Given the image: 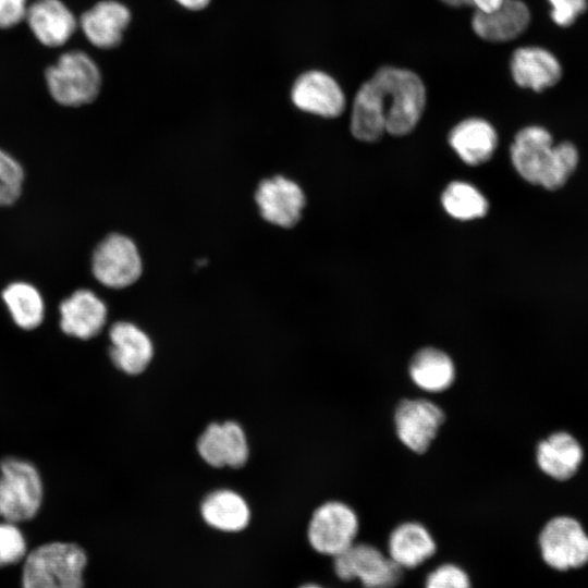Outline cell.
Returning a JSON list of instances; mask_svg holds the SVG:
<instances>
[{
    "label": "cell",
    "instance_id": "cell-1",
    "mask_svg": "<svg viewBox=\"0 0 588 588\" xmlns=\"http://www.w3.org/2000/svg\"><path fill=\"white\" fill-rule=\"evenodd\" d=\"M385 133L401 136L417 125L426 105L420 77L409 70L383 66L368 81Z\"/></svg>",
    "mask_w": 588,
    "mask_h": 588
},
{
    "label": "cell",
    "instance_id": "cell-2",
    "mask_svg": "<svg viewBox=\"0 0 588 588\" xmlns=\"http://www.w3.org/2000/svg\"><path fill=\"white\" fill-rule=\"evenodd\" d=\"M87 555L70 542H50L32 551L23 567V588H84Z\"/></svg>",
    "mask_w": 588,
    "mask_h": 588
},
{
    "label": "cell",
    "instance_id": "cell-3",
    "mask_svg": "<svg viewBox=\"0 0 588 588\" xmlns=\"http://www.w3.org/2000/svg\"><path fill=\"white\" fill-rule=\"evenodd\" d=\"M45 78L52 99L61 106L79 107L94 101L101 87V74L84 51L71 50L47 68Z\"/></svg>",
    "mask_w": 588,
    "mask_h": 588
},
{
    "label": "cell",
    "instance_id": "cell-4",
    "mask_svg": "<svg viewBox=\"0 0 588 588\" xmlns=\"http://www.w3.org/2000/svg\"><path fill=\"white\" fill-rule=\"evenodd\" d=\"M44 498V485L37 467L21 457L0 461V516L11 523L32 519Z\"/></svg>",
    "mask_w": 588,
    "mask_h": 588
},
{
    "label": "cell",
    "instance_id": "cell-5",
    "mask_svg": "<svg viewBox=\"0 0 588 588\" xmlns=\"http://www.w3.org/2000/svg\"><path fill=\"white\" fill-rule=\"evenodd\" d=\"M357 532L356 513L342 502L330 501L314 512L307 538L315 551L334 558L355 543Z\"/></svg>",
    "mask_w": 588,
    "mask_h": 588
},
{
    "label": "cell",
    "instance_id": "cell-6",
    "mask_svg": "<svg viewBox=\"0 0 588 588\" xmlns=\"http://www.w3.org/2000/svg\"><path fill=\"white\" fill-rule=\"evenodd\" d=\"M333 568L339 578H357L365 588H392L402 575V568L389 555L366 543H354L334 556Z\"/></svg>",
    "mask_w": 588,
    "mask_h": 588
},
{
    "label": "cell",
    "instance_id": "cell-7",
    "mask_svg": "<svg viewBox=\"0 0 588 588\" xmlns=\"http://www.w3.org/2000/svg\"><path fill=\"white\" fill-rule=\"evenodd\" d=\"M91 272L97 281L111 289L133 284L142 274V259L136 245L125 235H108L93 253Z\"/></svg>",
    "mask_w": 588,
    "mask_h": 588
},
{
    "label": "cell",
    "instance_id": "cell-8",
    "mask_svg": "<svg viewBox=\"0 0 588 588\" xmlns=\"http://www.w3.org/2000/svg\"><path fill=\"white\" fill-rule=\"evenodd\" d=\"M544 562L558 571L577 568L588 562V536L573 517L556 516L549 520L539 536Z\"/></svg>",
    "mask_w": 588,
    "mask_h": 588
},
{
    "label": "cell",
    "instance_id": "cell-9",
    "mask_svg": "<svg viewBox=\"0 0 588 588\" xmlns=\"http://www.w3.org/2000/svg\"><path fill=\"white\" fill-rule=\"evenodd\" d=\"M443 420L442 409L424 399L402 401L394 415L397 437L417 453L428 449Z\"/></svg>",
    "mask_w": 588,
    "mask_h": 588
},
{
    "label": "cell",
    "instance_id": "cell-10",
    "mask_svg": "<svg viewBox=\"0 0 588 588\" xmlns=\"http://www.w3.org/2000/svg\"><path fill=\"white\" fill-rule=\"evenodd\" d=\"M553 137L538 125L522 128L511 146V160L517 173L528 183L540 185L549 169Z\"/></svg>",
    "mask_w": 588,
    "mask_h": 588
},
{
    "label": "cell",
    "instance_id": "cell-11",
    "mask_svg": "<svg viewBox=\"0 0 588 588\" xmlns=\"http://www.w3.org/2000/svg\"><path fill=\"white\" fill-rule=\"evenodd\" d=\"M255 198L262 218L282 228L295 225L305 206L302 188L281 175L264 180L256 191Z\"/></svg>",
    "mask_w": 588,
    "mask_h": 588
},
{
    "label": "cell",
    "instance_id": "cell-12",
    "mask_svg": "<svg viewBox=\"0 0 588 588\" xmlns=\"http://www.w3.org/2000/svg\"><path fill=\"white\" fill-rule=\"evenodd\" d=\"M197 450L212 467H242L249 454L245 432L234 421L209 425L198 439Z\"/></svg>",
    "mask_w": 588,
    "mask_h": 588
},
{
    "label": "cell",
    "instance_id": "cell-13",
    "mask_svg": "<svg viewBox=\"0 0 588 588\" xmlns=\"http://www.w3.org/2000/svg\"><path fill=\"white\" fill-rule=\"evenodd\" d=\"M291 98L298 109L324 118L339 117L345 108L341 87L321 71L302 74L293 85Z\"/></svg>",
    "mask_w": 588,
    "mask_h": 588
},
{
    "label": "cell",
    "instance_id": "cell-14",
    "mask_svg": "<svg viewBox=\"0 0 588 588\" xmlns=\"http://www.w3.org/2000/svg\"><path fill=\"white\" fill-rule=\"evenodd\" d=\"M60 328L73 338L89 340L96 336L107 320V306L93 291L79 289L59 306Z\"/></svg>",
    "mask_w": 588,
    "mask_h": 588
},
{
    "label": "cell",
    "instance_id": "cell-15",
    "mask_svg": "<svg viewBox=\"0 0 588 588\" xmlns=\"http://www.w3.org/2000/svg\"><path fill=\"white\" fill-rule=\"evenodd\" d=\"M25 21L36 39L50 48L66 44L78 25L61 0H35L28 5Z\"/></svg>",
    "mask_w": 588,
    "mask_h": 588
},
{
    "label": "cell",
    "instance_id": "cell-16",
    "mask_svg": "<svg viewBox=\"0 0 588 588\" xmlns=\"http://www.w3.org/2000/svg\"><path fill=\"white\" fill-rule=\"evenodd\" d=\"M130 21L131 13L124 4L114 0H103L84 12L78 25L93 46L111 49L120 45Z\"/></svg>",
    "mask_w": 588,
    "mask_h": 588
},
{
    "label": "cell",
    "instance_id": "cell-17",
    "mask_svg": "<svg viewBox=\"0 0 588 588\" xmlns=\"http://www.w3.org/2000/svg\"><path fill=\"white\" fill-rule=\"evenodd\" d=\"M109 356L117 368L127 375H138L150 363L154 346L149 336L128 321H118L109 330Z\"/></svg>",
    "mask_w": 588,
    "mask_h": 588
},
{
    "label": "cell",
    "instance_id": "cell-18",
    "mask_svg": "<svg viewBox=\"0 0 588 588\" xmlns=\"http://www.w3.org/2000/svg\"><path fill=\"white\" fill-rule=\"evenodd\" d=\"M530 12L520 0H503L489 12L476 11L471 26L480 38L488 41H509L518 37L529 25Z\"/></svg>",
    "mask_w": 588,
    "mask_h": 588
},
{
    "label": "cell",
    "instance_id": "cell-19",
    "mask_svg": "<svg viewBox=\"0 0 588 588\" xmlns=\"http://www.w3.org/2000/svg\"><path fill=\"white\" fill-rule=\"evenodd\" d=\"M511 72L520 87L537 93L555 85L562 76L559 60L540 47H522L513 52Z\"/></svg>",
    "mask_w": 588,
    "mask_h": 588
},
{
    "label": "cell",
    "instance_id": "cell-20",
    "mask_svg": "<svg viewBox=\"0 0 588 588\" xmlns=\"http://www.w3.org/2000/svg\"><path fill=\"white\" fill-rule=\"evenodd\" d=\"M583 457L580 443L565 431L554 432L540 441L536 453L539 468L556 480L572 478L578 470Z\"/></svg>",
    "mask_w": 588,
    "mask_h": 588
},
{
    "label": "cell",
    "instance_id": "cell-21",
    "mask_svg": "<svg viewBox=\"0 0 588 588\" xmlns=\"http://www.w3.org/2000/svg\"><path fill=\"white\" fill-rule=\"evenodd\" d=\"M449 142L465 163L478 166L492 157L498 145V136L487 121L468 119L451 131Z\"/></svg>",
    "mask_w": 588,
    "mask_h": 588
},
{
    "label": "cell",
    "instance_id": "cell-22",
    "mask_svg": "<svg viewBox=\"0 0 588 588\" xmlns=\"http://www.w3.org/2000/svg\"><path fill=\"white\" fill-rule=\"evenodd\" d=\"M388 551L400 568H414L433 555L436 543L426 527L411 522L399 525L391 532Z\"/></svg>",
    "mask_w": 588,
    "mask_h": 588
},
{
    "label": "cell",
    "instance_id": "cell-23",
    "mask_svg": "<svg viewBox=\"0 0 588 588\" xmlns=\"http://www.w3.org/2000/svg\"><path fill=\"white\" fill-rule=\"evenodd\" d=\"M204 520L212 528L225 532L243 530L249 523L250 511L246 501L228 489L208 494L200 506Z\"/></svg>",
    "mask_w": 588,
    "mask_h": 588
},
{
    "label": "cell",
    "instance_id": "cell-24",
    "mask_svg": "<svg viewBox=\"0 0 588 588\" xmlns=\"http://www.w3.org/2000/svg\"><path fill=\"white\" fill-rule=\"evenodd\" d=\"M409 375L420 389L429 392H441L452 384L455 369L452 359L444 352L426 347L412 358Z\"/></svg>",
    "mask_w": 588,
    "mask_h": 588
},
{
    "label": "cell",
    "instance_id": "cell-25",
    "mask_svg": "<svg viewBox=\"0 0 588 588\" xmlns=\"http://www.w3.org/2000/svg\"><path fill=\"white\" fill-rule=\"evenodd\" d=\"M4 302L14 323L23 330L39 327L45 317V302L36 286L16 281L2 291Z\"/></svg>",
    "mask_w": 588,
    "mask_h": 588
},
{
    "label": "cell",
    "instance_id": "cell-26",
    "mask_svg": "<svg viewBox=\"0 0 588 588\" xmlns=\"http://www.w3.org/2000/svg\"><path fill=\"white\" fill-rule=\"evenodd\" d=\"M441 200L445 211L458 220L480 218L488 211L487 199L476 187L465 182L451 183Z\"/></svg>",
    "mask_w": 588,
    "mask_h": 588
},
{
    "label": "cell",
    "instance_id": "cell-27",
    "mask_svg": "<svg viewBox=\"0 0 588 588\" xmlns=\"http://www.w3.org/2000/svg\"><path fill=\"white\" fill-rule=\"evenodd\" d=\"M579 162L577 147L571 142L554 144L549 169L541 186L546 189L562 187L576 170Z\"/></svg>",
    "mask_w": 588,
    "mask_h": 588
},
{
    "label": "cell",
    "instance_id": "cell-28",
    "mask_svg": "<svg viewBox=\"0 0 588 588\" xmlns=\"http://www.w3.org/2000/svg\"><path fill=\"white\" fill-rule=\"evenodd\" d=\"M24 180L22 164L0 147V207L11 206L19 200Z\"/></svg>",
    "mask_w": 588,
    "mask_h": 588
},
{
    "label": "cell",
    "instance_id": "cell-29",
    "mask_svg": "<svg viewBox=\"0 0 588 588\" xmlns=\"http://www.w3.org/2000/svg\"><path fill=\"white\" fill-rule=\"evenodd\" d=\"M25 553V538L15 523H0V567L20 562Z\"/></svg>",
    "mask_w": 588,
    "mask_h": 588
},
{
    "label": "cell",
    "instance_id": "cell-30",
    "mask_svg": "<svg viewBox=\"0 0 588 588\" xmlns=\"http://www.w3.org/2000/svg\"><path fill=\"white\" fill-rule=\"evenodd\" d=\"M426 588H471L467 573L455 564H442L426 579Z\"/></svg>",
    "mask_w": 588,
    "mask_h": 588
},
{
    "label": "cell",
    "instance_id": "cell-31",
    "mask_svg": "<svg viewBox=\"0 0 588 588\" xmlns=\"http://www.w3.org/2000/svg\"><path fill=\"white\" fill-rule=\"evenodd\" d=\"M551 4V19L562 27L571 26L586 11L588 0H548Z\"/></svg>",
    "mask_w": 588,
    "mask_h": 588
},
{
    "label": "cell",
    "instance_id": "cell-32",
    "mask_svg": "<svg viewBox=\"0 0 588 588\" xmlns=\"http://www.w3.org/2000/svg\"><path fill=\"white\" fill-rule=\"evenodd\" d=\"M28 0H0V29L16 26L26 17Z\"/></svg>",
    "mask_w": 588,
    "mask_h": 588
},
{
    "label": "cell",
    "instance_id": "cell-33",
    "mask_svg": "<svg viewBox=\"0 0 588 588\" xmlns=\"http://www.w3.org/2000/svg\"><path fill=\"white\" fill-rule=\"evenodd\" d=\"M503 0H470V4L475 5L477 11L489 12L497 9Z\"/></svg>",
    "mask_w": 588,
    "mask_h": 588
},
{
    "label": "cell",
    "instance_id": "cell-34",
    "mask_svg": "<svg viewBox=\"0 0 588 588\" xmlns=\"http://www.w3.org/2000/svg\"><path fill=\"white\" fill-rule=\"evenodd\" d=\"M182 7L188 10H201L208 5L210 0H175Z\"/></svg>",
    "mask_w": 588,
    "mask_h": 588
},
{
    "label": "cell",
    "instance_id": "cell-35",
    "mask_svg": "<svg viewBox=\"0 0 588 588\" xmlns=\"http://www.w3.org/2000/svg\"><path fill=\"white\" fill-rule=\"evenodd\" d=\"M442 2L452 7H462L470 4V0H441Z\"/></svg>",
    "mask_w": 588,
    "mask_h": 588
},
{
    "label": "cell",
    "instance_id": "cell-36",
    "mask_svg": "<svg viewBox=\"0 0 588 588\" xmlns=\"http://www.w3.org/2000/svg\"><path fill=\"white\" fill-rule=\"evenodd\" d=\"M299 588H323L317 584H305L303 586H301Z\"/></svg>",
    "mask_w": 588,
    "mask_h": 588
}]
</instances>
